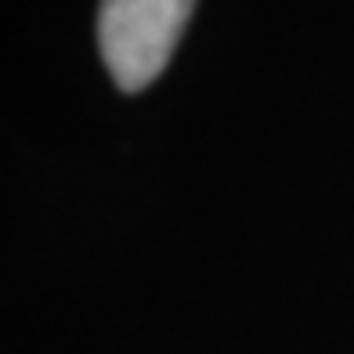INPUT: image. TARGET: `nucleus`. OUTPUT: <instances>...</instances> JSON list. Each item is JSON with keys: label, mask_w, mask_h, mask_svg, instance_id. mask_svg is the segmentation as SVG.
Here are the masks:
<instances>
[{"label": "nucleus", "mask_w": 354, "mask_h": 354, "mask_svg": "<svg viewBox=\"0 0 354 354\" xmlns=\"http://www.w3.org/2000/svg\"><path fill=\"white\" fill-rule=\"evenodd\" d=\"M196 0H102L98 47L105 69L123 94L159 80L174 58Z\"/></svg>", "instance_id": "f257e3e1"}]
</instances>
